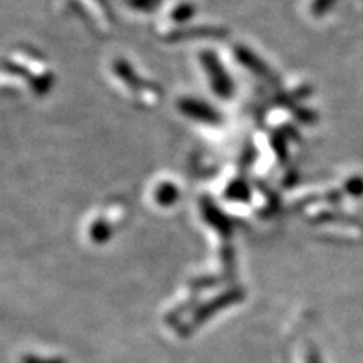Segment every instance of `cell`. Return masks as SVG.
Instances as JSON below:
<instances>
[{"mask_svg":"<svg viewBox=\"0 0 363 363\" xmlns=\"http://www.w3.org/2000/svg\"><path fill=\"white\" fill-rule=\"evenodd\" d=\"M21 363H66L62 358L52 357H38V355H24L21 358Z\"/></svg>","mask_w":363,"mask_h":363,"instance_id":"6da1fadb","label":"cell"},{"mask_svg":"<svg viewBox=\"0 0 363 363\" xmlns=\"http://www.w3.org/2000/svg\"><path fill=\"white\" fill-rule=\"evenodd\" d=\"M306 363H320V358H318V353H316L315 348H308Z\"/></svg>","mask_w":363,"mask_h":363,"instance_id":"7a4b0ae2","label":"cell"}]
</instances>
